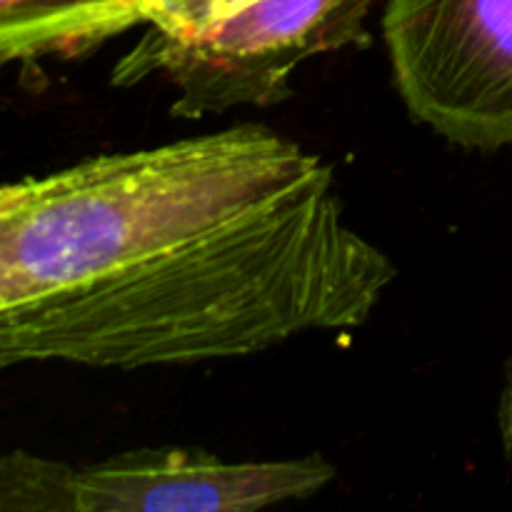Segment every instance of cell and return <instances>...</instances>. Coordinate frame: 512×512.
<instances>
[{
	"label": "cell",
	"instance_id": "obj_2",
	"mask_svg": "<svg viewBox=\"0 0 512 512\" xmlns=\"http://www.w3.org/2000/svg\"><path fill=\"white\" fill-rule=\"evenodd\" d=\"M378 0H253L208 30L175 38L145 28L115 63L113 85L158 78L175 93L173 115L203 118L268 108L293 95V75L318 55L370 43Z\"/></svg>",
	"mask_w": 512,
	"mask_h": 512
},
{
	"label": "cell",
	"instance_id": "obj_6",
	"mask_svg": "<svg viewBox=\"0 0 512 512\" xmlns=\"http://www.w3.org/2000/svg\"><path fill=\"white\" fill-rule=\"evenodd\" d=\"M0 512H78L75 468L30 453L0 455Z\"/></svg>",
	"mask_w": 512,
	"mask_h": 512
},
{
	"label": "cell",
	"instance_id": "obj_1",
	"mask_svg": "<svg viewBox=\"0 0 512 512\" xmlns=\"http://www.w3.org/2000/svg\"><path fill=\"white\" fill-rule=\"evenodd\" d=\"M398 275L268 125L93 155L0 183V368L248 358L363 328Z\"/></svg>",
	"mask_w": 512,
	"mask_h": 512
},
{
	"label": "cell",
	"instance_id": "obj_3",
	"mask_svg": "<svg viewBox=\"0 0 512 512\" xmlns=\"http://www.w3.org/2000/svg\"><path fill=\"white\" fill-rule=\"evenodd\" d=\"M383 40L418 123L460 148H510L512 0H388Z\"/></svg>",
	"mask_w": 512,
	"mask_h": 512
},
{
	"label": "cell",
	"instance_id": "obj_5",
	"mask_svg": "<svg viewBox=\"0 0 512 512\" xmlns=\"http://www.w3.org/2000/svg\"><path fill=\"white\" fill-rule=\"evenodd\" d=\"M145 0H0V63L70 58L143 25Z\"/></svg>",
	"mask_w": 512,
	"mask_h": 512
},
{
	"label": "cell",
	"instance_id": "obj_7",
	"mask_svg": "<svg viewBox=\"0 0 512 512\" xmlns=\"http://www.w3.org/2000/svg\"><path fill=\"white\" fill-rule=\"evenodd\" d=\"M248 3L253 0H145V28L188 38L203 33Z\"/></svg>",
	"mask_w": 512,
	"mask_h": 512
},
{
	"label": "cell",
	"instance_id": "obj_4",
	"mask_svg": "<svg viewBox=\"0 0 512 512\" xmlns=\"http://www.w3.org/2000/svg\"><path fill=\"white\" fill-rule=\"evenodd\" d=\"M323 455L230 463L205 450L143 448L75 468L78 512H253L318 495Z\"/></svg>",
	"mask_w": 512,
	"mask_h": 512
},
{
	"label": "cell",
	"instance_id": "obj_8",
	"mask_svg": "<svg viewBox=\"0 0 512 512\" xmlns=\"http://www.w3.org/2000/svg\"><path fill=\"white\" fill-rule=\"evenodd\" d=\"M498 423H500V440H503V450L512 463V363L508 370V380H505L503 395H500Z\"/></svg>",
	"mask_w": 512,
	"mask_h": 512
}]
</instances>
